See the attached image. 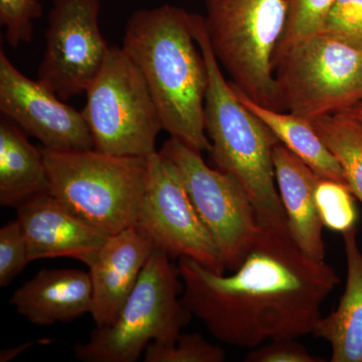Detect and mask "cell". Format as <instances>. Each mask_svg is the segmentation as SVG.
<instances>
[{"instance_id": "1", "label": "cell", "mask_w": 362, "mask_h": 362, "mask_svg": "<svg viewBox=\"0 0 362 362\" xmlns=\"http://www.w3.org/2000/svg\"><path fill=\"white\" fill-rule=\"evenodd\" d=\"M177 266L185 308L221 342L247 349L313 334L340 283L335 269L304 254L288 228L269 226L230 276L192 259Z\"/></svg>"}, {"instance_id": "2", "label": "cell", "mask_w": 362, "mask_h": 362, "mask_svg": "<svg viewBox=\"0 0 362 362\" xmlns=\"http://www.w3.org/2000/svg\"><path fill=\"white\" fill-rule=\"evenodd\" d=\"M122 49L141 71L163 129L192 148L211 151L204 125L209 76L192 13L170 4L138 9L126 25Z\"/></svg>"}, {"instance_id": "3", "label": "cell", "mask_w": 362, "mask_h": 362, "mask_svg": "<svg viewBox=\"0 0 362 362\" xmlns=\"http://www.w3.org/2000/svg\"><path fill=\"white\" fill-rule=\"evenodd\" d=\"M192 30L209 76L204 125L214 168L232 176L244 188L262 226L288 228L273 159L274 148L280 142L226 80L211 49L204 16L192 13Z\"/></svg>"}, {"instance_id": "4", "label": "cell", "mask_w": 362, "mask_h": 362, "mask_svg": "<svg viewBox=\"0 0 362 362\" xmlns=\"http://www.w3.org/2000/svg\"><path fill=\"white\" fill-rule=\"evenodd\" d=\"M42 152L49 192L69 211L109 235L135 225L148 185L147 158L96 149Z\"/></svg>"}, {"instance_id": "5", "label": "cell", "mask_w": 362, "mask_h": 362, "mask_svg": "<svg viewBox=\"0 0 362 362\" xmlns=\"http://www.w3.org/2000/svg\"><path fill=\"white\" fill-rule=\"evenodd\" d=\"M180 269L154 250L116 322L95 327L89 340L74 349L83 362H136L150 343L175 345L192 314L181 302Z\"/></svg>"}, {"instance_id": "6", "label": "cell", "mask_w": 362, "mask_h": 362, "mask_svg": "<svg viewBox=\"0 0 362 362\" xmlns=\"http://www.w3.org/2000/svg\"><path fill=\"white\" fill-rule=\"evenodd\" d=\"M287 21L286 0H206L204 23L232 84L262 106L285 111L274 56Z\"/></svg>"}, {"instance_id": "7", "label": "cell", "mask_w": 362, "mask_h": 362, "mask_svg": "<svg viewBox=\"0 0 362 362\" xmlns=\"http://www.w3.org/2000/svg\"><path fill=\"white\" fill-rule=\"evenodd\" d=\"M86 95L82 114L94 149L141 158L156 153L163 124L141 71L122 47H110Z\"/></svg>"}, {"instance_id": "8", "label": "cell", "mask_w": 362, "mask_h": 362, "mask_svg": "<svg viewBox=\"0 0 362 362\" xmlns=\"http://www.w3.org/2000/svg\"><path fill=\"white\" fill-rule=\"evenodd\" d=\"M285 111L313 121L362 101V49L321 32L276 66Z\"/></svg>"}, {"instance_id": "9", "label": "cell", "mask_w": 362, "mask_h": 362, "mask_svg": "<svg viewBox=\"0 0 362 362\" xmlns=\"http://www.w3.org/2000/svg\"><path fill=\"white\" fill-rule=\"evenodd\" d=\"M177 166L188 197L214 244L226 270L246 259L262 233L251 199L232 176L207 165L199 150L176 138L159 150Z\"/></svg>"}, {"instance_id": "10", "label": "cell", "mask_w": 362, "mask_h": 362, "mask_svg": "<svg viewBox=\"0 0 362 362\" xmlns=\"http://www.w3.org/2000/svg\"><path fill=\"white\" fill-rule=\"evenodd\" d=\"M149 180L135 225L170 259H194L226 273L220 252L195 211L177 166L156 151L147 157Z\"/></svg>"}, {"instance_id": "11", "label": "cell", "mask_w": 362, "mask_h": 362, "mask_svg": "<svg viewBox=\"0 0 362 362\" xmlns=\"http://www.w3.org/2000/svg\"><path fill=\"white\" fill-rule=\"evenodd\" d=\"M100 11V0H54L37 80L62 100L87 92L108 56Z\"/></svg>"}, {"instance_id": "12", "label": "cell", "mask_w": 362, "mask_h": 362, "mask_svg": "<svg viewBox=\"0 0 362 362\" xmlns=\"http://www.w3.org/2000/svg\"><path fill=\"white\" fill-rule=\"evenodd\" d=\"M0 111L42 148L54 151L94 149L82 112L64 103L40 80L25 77L0 49Z\"/></svg>"}, {"instance_id": "13", "label": "cell", "mask_w": 362, "mask_h": 362, "mask_svg": "<svg viewBox=\"0 0 362 362\" xmlns=\"http://www.w3.org/2000/svg\"><path fill=\"white\" fill-rule=\"evenodd\" d=\"M16 213L30 262L71 258L89 268L110 237L71 213L49 192L21 202Z\"/></svg>"}, {"instance_id": "14", "label": "cell", "mask_w": 362, "mask_h": 362, "mask_svg": "<svg viewBox=\"0 0 362 362\" xmlns=\"http://www.w3.org/2000/svg\"><path fill=\"white\" fill-rule=\"evenodd\" d=\"M151 240L134 225L112 235L89 267L96 327L116 322L143 269L154 251Z\"/></svg>"}, {"instance_id": "15", "label": "cell", "mask_w": 362, "mask_h": 362, "mask_svg": "<svg viewBox=\"0 0 362 362\" xmlns=\"http://www.w3.org/2000/svg\"><path fill=\"white\" fill-rule=\"evenodd\" d=\"M9 303L40 327L71 322L92 311L90 274L76 269H42L13 293Z\"/></svg>"}, {"instance_id": "16", "label": "cell", "mask_w": 362, "mask_h": 362, "mask_svg": "<svg viewBox=\"0 0 362 362\" xmlns=\"http://www.w3.org/2000/svg\"><path fill=\"white\" fill-rule=\"evenodd\" d=\"M273 159L278 192L293 240L307 256L325 261L324 226L314 197L319 176L281 143L274 148Z\"/></svg>"}, {"instance_id": "17", "label": "cell", "mask_w": 362, "mask_h": 362, "mask_svg": "<svg viewBox=\"0 0 362 362\" xmlns=\"http://www.w3.org/2000/svg\"><path fill=\"white\" fill-rule=\"evenodd\" d=\"M347 276L334 311L321 317L313 334L331 346L332 362H362V252L356 228L343 233Z\"/></svg>"}, {"instance_id": "18", "label": "cell", "mask_w": 362, "mask_h": 362, "mask_svg": "<svg viewBox=\"0 0 362 362\" xmlns=\"http://www.w3.org/2000/svg\"><path fill=\"white\" fill-rule=\"evenodd\" d=\"M13 121L0 120V204L16 207L35 195L49 192L42 149L33 146Z\"/></svg>"}, {"instance_id": "19", "label": "cell", "mask_w": 362, "mask_h": 362, "mask_svg": "<svg viewBox=\"0 0 362 362\" xmlns=\"http://www.w3.org/2000/svg\"><path fill=\"white\" fill-rule=\"evenodd\" d=\"M235 89L242 103L265 123L279 142L299 157L317 175L346 185L339 162L324 143L311 121L290 112L262 106L237 88Z\"/></svg>"}, {"instance_id": "20", "label": "cell", "mask_w": 362, "mask_h": 362, "mask_svg": "<svg viewBox=\"0 0 362 362\" xmlns=\"http://www.w3.org/2000/svg\"><path fill=\"white\" fill-rule=\"evenodd\" d=\"M312 123L339 162L347 187L362 204V124L344 113Z\"/></svg>"}, {"instance_id": "21", "label": "cell", "mask_w": 362, "mask_h": 362, "mask_svg": "<svg viewBox=\"0 0 362 362\" xmlns=\"http://www.w3.org/2000/svg\"><path fill=\"white\" fill-rule=\"evenodd\" d=\"M286 2L287 21L274 56V70L297 47L322 32L335 0H286Z\"/></svg>"}, {"instance_id": "22", "label": "cell", "mask_w": 362, "mask_h": 362, "mask_svg": "<svg viewBox=\"0 0 362 362\" xmlns=\"http://www.w3.org/2000/svg\"><path fill=\"white\" fill-rule=\"evenodd\" d=\"M314 197L320 220L328 230L343 233L356 228V197L346 185L319 176Z\"/></svg>"}, {"instance_id": "23", "label": "cell", "mask_w": 362, "mask_h": 362, "mask_svg": "<svg viewBox=\"0 0 362 362\" xmlns=\"http://www.w3.org/2000/svg\"><path fill=\"white\" fill-rule=\"evenodd\" d=\"M223 349L207 342L199 333H181L175 345L150 343L144 352L145 362H223Z\"/></svg>"}, {"instance_id": "24", "label": "cell", "mask_w": 362, "mask_h": 362, "mask_svg": "<svg viewBox=\"0 0 362 362\" xmlns=\"http://www.w3.org/2000/svg\"><path fill=\"white\" fill-rule=\"evenodd\" d=\"M40 0H0V23L6 28L9 45L30 44L33 37V21L42 16Z\"/></svg>"}, {"instance_id": "25", "label": "cell", "mask_w": 362, "mask_h": 362, "mask_svg": "<svg viewBox=\"0 0 362 362\" xmlns=\"http://www.w3.org/2000/svg\"><path fill=\"white\" fill-rule=\"evenodd\" d=\"M30 263L28 243L20 221L6 223L0 228V287L11 284Z\"/></svg>"}, {"instance_id": "26", "label": "cell", "mask_w": 362, "mask_h": 362, "mask_svg": "<svg viewBox=\"0 0 362 362\" xmlns=\"http://www.w3.org/2000/svg\"><path fill=\"white\" fill-rule=\"evenodd\" d=\"M322 32L362 49V0H335Z\"/></svg>"}, {"instance_id": "27", "label": "cell", "mask_w": 362, "mask_h": 362, "mask_svg": "<svg viewBox=\"0 0 362 362\" xmlns=\"http://www.w3.org/2000/svg\"><path fill=\"white\" fill-rule=\"evenodd\" d=\"M247 362H322L321 357L313 356L296 339L274 340L259 345L246 356Z\"/></svg>"}, {"instance_id": "28", "label": "cell", "mask_w": 362, "mask_h": 362, "mask_svg": "<svg viewBox=\"0 0 362 362\" xmlns=\"http://www.w3.org/2000/svg\"><path fill=\"white\" fill-rule=\"evenodd\" d=\"M49 339H40L37 341H30L28 343H23V344L18 345V346L13 347V349L1 350L0 352V362H7L13 359L14 357L20 356L21 352L25 351L30 347L35 346L37 344H45V343H49Z\"/></svg>"}, {"instance_id": "29", "label": "cell", "mask_w": 362, "mask_h": 362, "mask_svg": "<svg viewBox=\"0 0 362 362\" xmlns=\"http://www.w3.org/2000/svg\"><path fill=\"white\" fill-rule=\"evenodd\" d=\"M341 113L346 114V115L356 119V121L362 124V101L354 105V106L350 107L347 110L341 112Z\"/></svg>"}]
</instances>
